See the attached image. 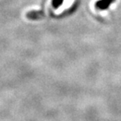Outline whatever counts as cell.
<instances>
[{
  "label": "cell",
  "mask_w": 121,
  "mask_h": 121,
  "mask_svg": "<svg viewBox=\"0 0 121 121\" xmlns=\"http://www.w3.org/2000/svg\"><path fill=\"white\" fill-rule=\"evenodd\" d=\"M112 3L108 0H99L96 3V7L98 9L101 10H105L107 9H108Z\"/></svg>",
  "instance_id": "obj_1"
},
{
  "label": "cell",
  "mask_w": 121,
  "mask_h": 121,
  "mask_svg": "<svg viewBox=\"0 0 121 121\" xmlns=\"http://www.w3.org/2000/svg\"><path fill=\"white\" fill-rule=\"evenodd\" d=\"M62 3H63V0H52V5L56 9L61 5Z\"/></svg>",
  "instance_id": "obj_2"
},
{
  "label": "cell",
  "mask_w": 121,
  "mask_h": 121,
  "mask_svg": "<svg viewBox=\"0 0 121 121\" xmlns=\"http://www.w3.org/2000/svg\"><path fill=\"white\" fill-rule=\"evenodd\" d=\"M108 1H110L111 3H113V2H114V0H108Z\"/></svg>",
  "instance_id": "obj_3"
}]
</instances>
